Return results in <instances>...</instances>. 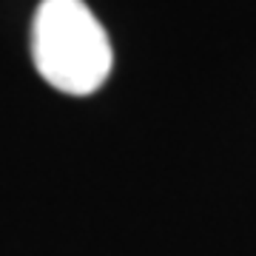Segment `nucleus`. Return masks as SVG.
Masks as SVG:
<instances>
[{
    "instance_id": "nucleus-1",
    "label": "nucleus",
    "mask_w": 256,
    "mask_h": 256,
    "mask_svg": "<svg viewBox=\"0 0 256 256\" xmlns=\"http://www.w3.org/2000/svg\"><path fill=\"white\" fill-rule=\"evenodd\" d=\"M32 60L57 92L88 97L111 74V43L82 0H40L32 20Z\"/></svg>"
}]
</instances>
